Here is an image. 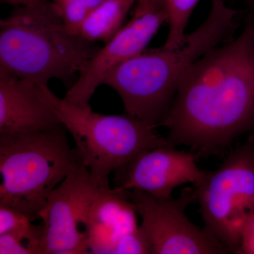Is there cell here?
I'll list each match as a JSON object with an SVG mask.
<instances>
[{
	"label": "cell",
	"mask_w": 254,
	"mask_h": 254,
	"mask_svg": "<svg viewBox=\"0 0 254 254\" xmlns=\"http://www.w3.org/2000/svg\"><path fill=\"white\" fill-rule=\"evenodd\" d=\"M238 14L222 0H212L208 16L181 46L144 50L111 70L103 85L118 93L126 113L160 126L187 70L209 50L235 39Z\"/></svg>",
	"instance_id": "obj_2"
},
{
	"label": "cell",
	"mask_w": 254,
	"mask_h": 254,
	"mask_svg": "<svg viewBox=\"0 0 254 254\" xmlns=\"http://www.w3.org/2000/svg\"><path fill=\"white\" fill-rule=\"evenodd\" d=\"M136 2V0H105L71 31L88 41L107 43L123 27L127 14Z\"/></svg>",
	"instance_id": "obj_13"
},
{
	"label": "cell",
	"mask_w": 254,
	"mask_h": 254,
	"mask_svg": "<svg viewBox=\"0 0 254 254\" xmlns=\"http://www.w3.org/2000/svg\"><path fill=\"white\" fill-rule=\"evenodd\" d=\"M46 98L60 123L71 133L82 164L96 186L110 188V174L146 150L168 145L155 128L126 113L107 115L58 98L45 86Z\"/></svg>",
	"instance_id": "obj_5"
},
{
	"label": "cell",
	"mask_w": 254,
	"mask_h": 254,
	"mask_svg": "<svg viewBox=\"0 0 254 254\" xmlns=\"http://www.w3.org/2000/svg\"><path fill=\"white\" fill-rule=\"evenodd\" d=\"M105 0H54L70 31L77 27Z\"/></svg>",
	"instance_id": "obj_16"
},
{
	"label": "cell",
	"mask_w": 254,
	"mask_h": 254,
	"mask_svg": "<svg viewBox=\"0 0 254 254\" xmlns=\"http://www.w3.org/2000/svg\"><path fill=\"white\" fill-rule=\"evenodd\" d=\"M133 16H141L152 11L166 9L165 0H136Z\"/></svg>",
	"instance_id": "obj_20"
},
{
	"label": "cell",
	"mask_w": 254,
	"mask_h": 254,
	"mask_svg": "<svg viewBox=\"0 0 254 254\" xmlns=\"http://www.w3.org/2000/svg\"><path fill=\"white\" fill-rule=\"evenodd\" d=\"M3 2L7 3V4L14 5L15 6H20V5H25L33 2L36 0H1Z\"/></svg>",
	"instance_id": "obj_21"
},
{
	"label": "cell",
	"mask_w": 254,
	"mask_h": 254,
	"mask_svg": "<svg viewBox=\"0 0 254 254\" xmlns=\"http://www.w3.org/2000/svg\"><path fill=\"white\" fill-rule=\"evenodd\" d=\"M136 213L153 254H230L207 229L187 216V205L196 200L194 187L180 198H160L137 190H125Z\"/></svg>",
	"instance_id": "obj_7"
},
{
	"label": "cell",
	"mask_w": 254,
	"mask_h": 254,
	"mask_svg": "<svg viewBox=\"0 0 254 254\" xmlns=\"http://www.w3.org/2000/svg\"><path fill=\"white\" fill-rule=\"evenodd\" d=\"M1 254H39L38 247L29 241L16 236L14 234L0 235Z\"/></svg>",
	"instance_id": "obj_18"
},
{
	"label": "cell",
	"mask_w": 254,
	"mask_h": 254,
	"mask_svg": "<svg viewBox=\"0 0 254 254\" xmlns=\"http://www.w3.org/2000/svg\"><path fill=\"white\" fill-rule=\"evenodd\" d=\"M34 220L27 214L16 209L0 205V235L11 233L22 237L39 248L41 254V244L43 235V224L35 225Z\"/></svg>",
	"instance_id": "obj_14"
},
{
	"label": "cell",
	"mask_w": 254,
	"mask_h": 254,
	"mask_svg": "<svg viewBox=\"0 0 254 254\" xmlns=\"http://www.w3.org/2000/svg\"><path fill=\"white\" fill-rule=\"evenodd\" d=\"M113 254H150L149 243L140 225L118 241Z\"/></svg>",
	"instance_id": "obj_17"
},
{
	"label": "cell",
	"mask_w": 254,
	"mask_h": 254,
	"mask_svg": "<svg viewBox=\"0 0 254 254\" xmlns=\"http://www.w3.org/2000/svg\"><path fill=\"white\" fill-rule=\"evenodd\" d=\"M200 0H165L168 23V38L164 48H175L181 46L186 38L189 20Z\"/></svg>",
	"instance_id": "obj_15"
},
{
	"label": "cell",
	"mask_w": 254,
	"mask_h": 254,
	"mask_svg": "<svg viewBox=\"0 0 254 254\" xmlns=\"http://www.w3.org/2000/svg\"><path fill=\"white\" fill-rule=\"evenodd\" d=\"M136 215L125 189L102 190L90 215V254H113L118 241L139 227Z\"/></svg>",
	"instance_id": "obj_12"
},
{
	"label": "cell",
	"mask_w": 254,
	"mask_h": 254,
	"mask_svg": "<svg viewBox=\"0 0 254 254\" xmlns=\"http://www.w3.org/2000/svg\"><path fill=\"white\" fill-rule=\"evenodd\" d=\"M66 128L0 134V205L33 220L52 192L81 160L70 148Z\"/></svg>",
	"instance_id": "obj_4"
},
{
	"label": "cell",
	"mask_w": 254,
	"mask_h": 254,
	"mask_svg": "<svg viewBox=\"0 0 254 254\" xmlns=\"http://www.w3.org/2000/svg\"><path fill=\"white\" fill-rule=\"evenodd\" d=\"M161 126L168 145L215 155L254 127V22L196 60L182 77Z\"/></svg>",
	"instance_id": "obj_1"
},
{
	"label": "cell",
	"mask_w": 254,
	"mask_h": 254,
	"mask_svg": "<svg viewBox=\"0 0 254 254\" xmlns=\"http://www.w3.org/2000/svg\"><path fill=\"white\" fill-rule=\"evenodd\" d=\"M167 22L166 9L132 16L131 21L87 62L64 99L78 106H90L92 96L111 70L143 53L159 28Z\"/></svg>",
	"instance_id": "obj_9"
},
{
	"label": "cell",
	"mask_w": 254,
	"mask_h": 254,
	"mask_svg": "<svg viewBox=\"0 0 254 254\" xmlns=\"http://www.w3.org/2000/svg\"><path fill=\"white\" fill-rule=\"evenodd\" d=\"M247 3L250 11V19L254 22V0H247Z\"/></svg>",
	"instance_id": "obj_22"
},
{
	"label": "cell",
	"mask_w": 254,
	"mask_h": 254,
	"mask_svg": "<svg viewBox=\"0 0 254 254\" xmlns=\"http://www.w3.org/2000/svg\"><path fill=\"white\" fill-rule=\"evenodd\" d=\"M205 229L238 254L242 227L254 213V139L233 152L194 185Z\"/></svg>",
	"instance_id": "obj_6"
},
{
	"label": "cell",
	"mask_w": 254,
	"mask_h": 254,
	"mask_svg": "<svg viewBox=\"0 0 254 254\" xmlns=\"http://www.w3.org/2000/svg\"><path fill=\"white\" fill-rule=\"evenodd\" d=\"M239 254H254V213L247 218L242 227Z\"/></svg>",
	"instance_id": "obj_19"
},
{
	"label": "cell",
	"mask_w": 254,
	"mask_h": 254,
	"mask_svg": "<svg viewBox=\"0 0 254 254\" xmlns=\"http://www.w3.org/2000/svg\"><path fill=\"white\" fill-rule=\"evenodd\" d=\"M197 157L195 152L182 151L168 145L146 150L114 172L115 185L160 198L172 197L177 187L195 185L203 178L205 171L198 168Z\"/></svg>",
	"instance_id": "obj_10"
},
{
	"label": "cell",
	"mask_w": 254,
	"mask_h": 254,
	"mask_svg": "<svg viewBox=\"0 0 254 254\" xmlns=\"http://www.w3.org/2000/svg\"><path fill=\"white\" fill-rule=\"evenodd\" d=\"M100 48L70 31L48 0L16 6L0 21V68L42 86L53 78L67 84Z\"/></svg>",
	"instance_id": "obj_3"
},
{
	"label": "cell",
	"mask_w": 254,
	"mask_h": 254,
	"mask_svg": "<svg viewBox=\"0 0 254 254\" xmlns=\"http://www.w3.org/2000/svg\"><path fill=\"white\" fill-rule=\"evenodd\" d=\"M102 190L80 160L38 214L44 227L41 254H90V215Z\"/></svg>",
	"instance_id": "obj_8"
},
{
	"label": "cell",
	"mask_w": 254,
	"mask_h": 254,
	"mask_svg": "<svg viewBox=\"0 0 254 254\" xmlns=\"http://www.w3.org/2000/svg\"><path fill=\"white\" fill-rule=\"evenodd\" d=\"M45 86L0 68V134L50 131L63 125Z\"/></svg>",
	"instance_id": "obj_11"
}]
</instances>
